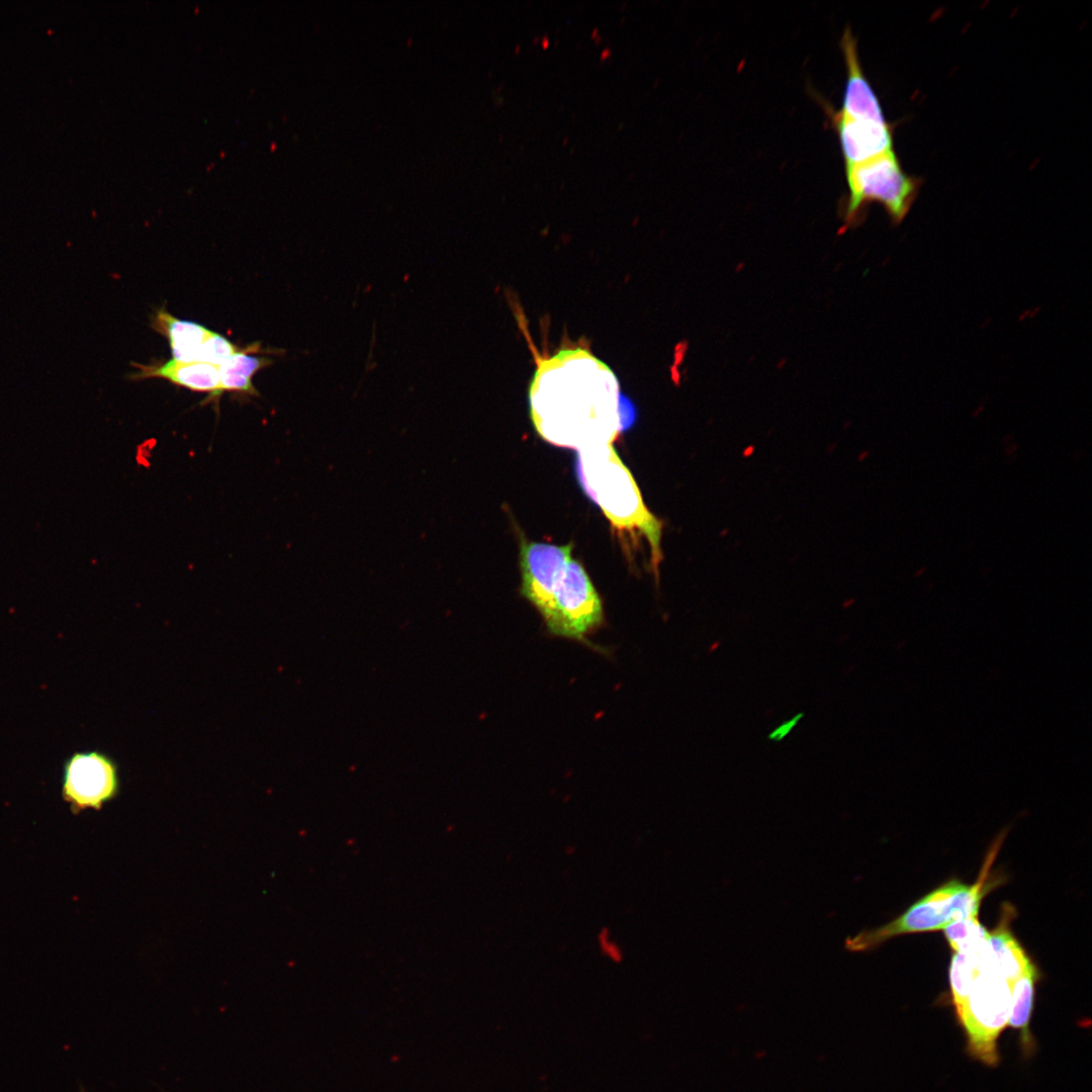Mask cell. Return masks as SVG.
<instances>
[{
    "instance_id": "9",
    "label": "cell",
    "mask_w": 1092,
    "mask_h": 1092,
    "mask_svg": "<svg viewBox=\"0 0 1092 1092\" xmlns=\"http://www.w3.org/2000/svg\"><path fill=\"white\" fill-rule=\"evenodd\" d=\"M845 169L892 152V131L888 122L852 119L837 113L834 117Z\"/></svg>"
},
{
    "instance_id": "16",
    "label": "cell",
    "mask_w": 1092,
    "mask_h": 1092,
    "mask_svg": "<svg viewBox=\"0 0 1092 1092\" xmlns=\"http://www.w3.org/2000/svg\"><path fill=\"white\" fill-rule=\"evenodd\" d=\"M946 940L956 953L978 951L988 943L989 932L978 915L956 920L943 928Z\"/></svg>"
},
{
    "instance_id": "21",
    "label": "cell",
    "mask_w": 1092,
    "mask_h": 1092,
    "mask_svg": "<svg viewBox=\"0 0 1092 1092\" xmlns=\"http://www.w3.org/2000/svg\"><path fill=\"white\" fill-rule=\"evenodd\" d=\"M548 43H549V40H548L547 36H545L543 38V40H542V44H543L544 48H546L548 46Z\"/></svg>"
},
{
    "instance_id": "1",
    "label": "cell",
    "mask_w": 1092,
    "mask_h": 1092,
    "mask_svg": "<svg viewBox=\"0 0 1092 1092\" xmlns=\"http://www.w3.org/2000/svg\"><path fill=\"white\" fill-rule=\"evenodd\" d=\"M530 416L549 443L574 448L613 443L622 430L623 394L614 371L587 347H564L551 356L535 351Z\"/></svg>"
},
{
    "instance_id": "20",
    "label": "cell",
    "mask_w": 1092,
    "mask_h": 1092,
    "mask_svg": "<svg viewBox=\"0 0 1092 1092\" xmlns=\"http://www.w3.org/2000/svg\"><path fill=\"white\" fill-rule=\"evenodd\" d=\"M609 55H610V50H609V49H606V50H605V51H604V52L602 53V59H605V58H607V57H608Z\"/></svg>"
},
{
    "instance_id": "5",
    "label": "cell",
    "mask_w": 1092,
    "mask_h": 1092,
    "mask_svg": "<svg viewBox=\"0 0 1092 1092\" xmlns=\"http://www.w3.org/2000/svg\"><path fill=\"white\" fill-rule=\"evenodd\" d=\"M849 189L843 219L847 224L856 222L867 203H881L895 223L908 213L919 188L920 181L908 176L894 154L872 159L846 169Z\"/></svg>"
},
{
    "instance_id": "3",
    "label": "cell",
    "mask_w": 1092,
    "mask_h": 1092,
    "mask_svg": "<svg viewBox=\"0 0 1092 1092\" xmlns=\"http://www.w3.org/2000/svg\"><path fill=\"white\" fill-rule=\"evenodd\" d=\"M992 859L993 856L988 858L980 880L974 885H967L959 880L944 883L894 920L847 937L844 941L845 949L851 952L871 951L897 935L943 929L956 920L979 915L980 903L985 894V877Z\"/></svg>"
},
{
    "instance_id": "13",
    "label": "cell",
    "mask_w": 1092,
    "mask_h": 1092,
    "mask_svg": "<svg viewBox=\"0 0 1092 1092\" xmlns=\"http://www.w3.org/2000/svg\"><path fill=\"white\" fill-rule=\"evenodd\" d=\"M154 327L168 339L173 359L184 363L197 361L200 348L211 333L202 325L179 320L165 309L156 313Z\"/></svg>"
},
{
    "instance_id": "14",
    "label": "cell",
    "mask_w": 1092,
    "mask_h": 1092,
    "mask_svg": "<svg viewBox=\"0 0 1092 1092\" xmlns=\"http://www.w3.org/2000/svg\"><path fill=\"white\" fill-rule=\"evenodd\" d=\"M259 347L240 348L233 356L218 366L220 392L235 391L243 394L258 395L253 384L254 375L270 365L269 358L258 356Z\"/></svg>"
},
{
    "instance_id": "4",
    "label": "cell",
    "mask_w": 1092,
    "mask_h": 1092,
    "mask_svg": "<svg viewBox=\"0 0 1092 1092\" xmlns=\"http://www.w3.org/2000/svg\"><path fill=\"white\" fill-rule=\"evenodd\" d=\"M1012 984L995 970L988 951L966 997L954 1007L966 1051L990 1067L1000 1061L998 1038L1007 1027Z\"/></svg>"
},
{
    "instance_id": "18",
    "label": "cell",
    "mask_w": 1092,
    "mask_h": 1092,
    "mask_svg": "<svg viewBox=\"0 0 1092 1092\" xmlns=\"http://www.w3.org/2000/svg\"><path fill=\"white\" fill-rule=\"evenodd\" d=\"M597 942L601 953L613 963H621L624 952L621 945L613 939L610 929L602 928L597 936Z\"/></svg>"
},
{
    "instance_id": "10",
    "label": "cell",
    "mask_w": 1092,
    "mask_h": 1092,
    "mask_svg": "<svg viewBox=\"0 0 1092 1092\" xmlns=\"http://www.w3.org/2000/svg\"><path fill=\"white\" fill-rule=\"evenodd\" d=\"M841 49L847 70V78L840 115L874 122L885 123L887 120L877 95L869 84L861 70L856 39L849 28L841 37Z\"/></svg>"
},
{
    "instance_id": "17",
    "label": "cell",
    "mask_w": 1092,
    "mask_h": 1092,
    "mask_svg": "<svg viewBox=\"0 0 1092 1092\" xmlns=\"http://www.w3.org/2000/svg\"><path fill=\"white\" fill-rule=\"evenodd\" d=\"M239 350L229 339L211 331L200 348L197 361L218 367Z\"/></svg>"
},
{
    "instance_id": "11",
    "label": "cell",
    "mask_w": 1092,
    "mask_h": 1092,
    "mask_svg": "<svg viewBox=\"0 0 1092 1092\" xmlns=\"http://www.w3.org/2000/svg\"><path fill=\"white\" fill-rule=\"evenodd\" d=\"M133 380L161 378L198 392H208L218 397L220 392L218 367L205 362H179L174 359L151 365L135 364Z\"/></svg>"
},
{
    "instance_id": "19",
    "label": "cell",
    "mask_w": 1092,
    "mask_h": 1092,
    "mask_svg": "<svg viewBox=\"0 0 1092 1092\" xmlns=\"http://www.w3.org/2000/svg\"><path fill=\"white\" fill-rule=\"evenodd\" d=\"M925 571H926V567H925V566H921V567H919V568H918V569H917V570H916V571L914 572V576H915V577H920V576H922V575H923V574L925 573Z\"/></svg>"
},
{
    "instance_id": "2",
    "label": "cell",
    "mask_w": 1092,
    "mask_h": 1092,
    "mask_svg": "<svg viewBox=\"0 0 1092 1092\" xmlns=\"http://www.w3.org/2000/svg\"><path fill=\"white\" fill-rule=\"evenodd\" d=\"M576 476L584 493L596 503L617 534L646 539L650 564L658 580L663 559V523L644 505L640 490L612 443L577 451Z\"/></svg>"
},
{
    "instance_id": "8",
    "label": "cell",
    "mask_w": 1092,
    "mask_h": 1092,
    "mask_svg": "<svg viewBox=\"0 0 1092 1092\" xmlns=\"http://www.w3.org/2000/svg\"><path fill=\"white\" fill-rule=\"evenodd\" d=\"M572 545L522 542L520 565L522 595L543 617L548 610L555 579L571 558Z\"/></svg>"
},
{
    "instance_id": "15",
    "label": "cell",
    "mask_w": 1092,
    "mask_h": 1092,
    "mask_svg": "<svg viewBox=\"0 0 1092 1092\" xmlns=\"http://www.w3.org/2000/svg\"><path fill=\"white\" fill-rule=\"evenodd\" d=\"M988 943L993 967L1011 984L1032 965L1005 920L989 932Z\"/></svg>"
},
{
    "instance_id": "7",
    "label": "cell",
    "mask_w": 1092,
    "mask_h": 1092,
    "mask_svg": "<svg viewBox=\"0 0 1092 1092\" xmlns=\"http://www.w3.org/2000/svg\"><path fill=\"white\" fill-rule=\"evenodd\" d=\"M114 761L100 751L77 752L65 762L62 795L74 812L99 810L118 792Z\"/></svg>"
},
{
    "instance_id": "6",
    "label": "cell",
    "mask_w": 1092,
    "mask_h": 1092,
    "mask_svg": "<svg viewBox=\"0 0 1092 1092\" xmlns=\"http://www.w3.org/2000/svg\"><path fill=\"white\" fill-rule=\"evenodd\" d=\"M548 631L558 637L585 642L604 621L600 596L584 567L572 557L558 573L547 612Z\"/></svg>"
},
{
    "instance_id": "12",
    "label": "cell",
    "mask_w": 1092,
    "mask_h": 1092,
    "mask_svg": "<svg viewBox=\"0 0 1092 1092\" xmlns=\"http://www.w3.org/2000/svg\"><path fill=\"white\" fill-rule=\"evenodd\" d=\"M1037 971L1032 964L1011 986V1005L1007 1026L1019 1031V1043L1025 1058L1033 1055L1036 1040L1030 1029Z\"/></svg>"
}]
</instances>
